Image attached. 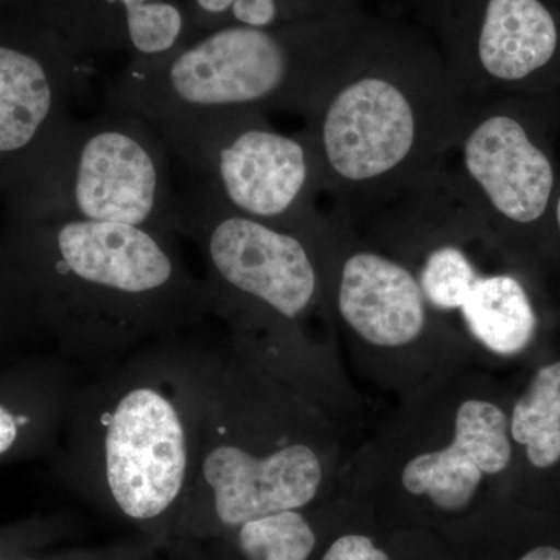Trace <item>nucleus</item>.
<instances>
[{"label":"nucleus","instance_id":"nucleus-1","mask_svg":"<svg viewBox=\"0 0 560 560\" xmlns=\"http://www.w3.org/2000/svg\"><path fill=\"white\" fill-rule=\"evenodd\" d=\"M186 337L110 364L75 399L72 477L128 521L184 506L197 474L219 355Z\"/></svg>","mask_w":560,"mask_h":560},{"label":"nucleus","instance_id":"nucleus-2","mask_svg":"<svg viewBox=\"0 0 560 560\" xmlns=\"http://www.w3.org/2000/svg\"><path fill=\"white\" fill-rule=\"evenodd\" d=\"M44 276L70 349L105 370L209 318L202 279L171 232L97 221H51Z\"/></svg>","mask_w":560,"mask_h":560},{"label":"nucleus","instance_id":"nucleus-3","mask_svg":"<svg viewBox=\"0 0 560 560\" xmlns=\"http://www.w3.org/2000/svg\"><path fill=\"white\" fill-rule=\"evenodd\" d=\"M331 83L267 28L223 25L151 61H130L109 108L150 121L206 110L313 113Z\"/></svg>","mask_w":560,"mask_h":560},{"label":"nucleus","instance_id":"nucleus-4","mask_svg":"<svg viewBox=\"0 0 560 560\" xmlns=\"http://www.w3.org/2000/svg\"><path fill=\"white\" fill-rule=\"evenodd\" d=\"M160 132L135 114L108 108L62 121L51 136L46 175L51 221L154 228L183 237V198Z\"/></svg>","mask_w":560,"mask_h":560},{"label":"nucleus","instance_id":"nucleus-5","mask_svg":"<svg viewBox=\"0 0 560 560\" xmlns=\"http://www.w3.org/2000/svg\"><path fill=\"white\" fill-rule=\"evenodd\" d=\"M150 125L197 186L232 212L275 226L307 223L313 191L323 184L307 136L276 131L256 110L179 114Z\"/></svg>","mask_w":560,"mask_h":560},{"label":"nucleus","instance_id":"nucleus-6","mask_svg":"<svg viewBox=\"0 0 560 560\" xmlns=\"http://www.w3.org/2000/svg\"><path fill=\"white\" fill-rule=\"evenodd\" d=\"M183 237L205 264L210 316L238 323L268 315L298 323L318 294V271L301 228H282L232 212L202 187L183 200Z\"/></svg>","mask_w":560,"mask_h":560},{"label":"nucleus","instance_id":"nucleus-7","mask_svg":"<svg viewBox=\"0 0 560 560\" xmlns=\"http://www.w3.org/2000/svg\"><path fill=\"white\" fill-rule=\"evenodd\" d=\"M423 108L399 80L377 73L331 83L307 135L320 180L372 186L410 164L423 143Z\"/></svg>","mask_w":560,"mask_h":560},{"label":"nucleus","instance_id":"nucleus-8","mask_svg":"<svg viewBox=\"0 0 560 560\" xmlns=\"http://www.w3.org/2000/svg\"><path fill=\"white\" fill-rule=\"evenodd\" d=\"M544 121L521 105L481 117L463 143L464 171L486 208L517 230L547 231L560 173Z\"/></svg>","mask_w":560,"mask_h":560},{"label":"nucleus","instance_id":"nucleus-9","mask_svg":"<svg viewBox=\"0 0 560 560\" xmlns=\"http://www.w3.org/2000/svg\"><path fill=\"white\" fill-rule=\"evenodd\" d=\"M455 423L448 447L416 456L401 474L405 490L425 497L442 514L466 511L485 475L501 474L512 460L510 418L497 405L464 401Z\"/></svg>","mask_w":560,"mask_h":560},{"label":"nucleus","instance_id":"nucleus-10","mask_svg":"<svg viewBox=\"0 0 560 560\" xmlns=\"http://www.w3.org/2000/svg\"><path fill=\"white\" fill-rule=\"evenodd\" d=\"M0 39V156L22 153L62 124V103L81 83L73 49Z\"/></svg>","mask_w":560,"mask_h":560},{"label":"nucleus","instance_id":"nucleus-11","mask_svg":"<svg viewBox=\"0 0 560 560\" xmlns=\"http://www.w3.org/2000/svg\"><path fill=\"white\" fill-rule=\"evenodd\" d=\"M51 13L83 50H127L151 61L187 44V18L173 0H51Z\"/></svg>","mask_w":560,"mask_h":560},{"label":"nucleus","instance_id":"nucleus-12","mask_svg":"<svg viewBox=\"0 0 560 560\" xmlns=\"http://www.w3.org/2000/svg\"><path fill=\"white\" fill-rule=\"evenodd\" d=\"M478 61L497 86L521 92L550 90L548 79L560 62L558 18L544 0H488Z\"/></svg>","mask_w":560,"mask_h":560},{"label":"nucleus","instance_id":"nucleus-13","mask_svg":"<svg viewBox=\"0 0 560 560\" xmlns=\"http://www.w3.org/2000/svg\"><path fill=\"white\" fill-rule=\"evenodd\" d=\"M338 308L363 340L383 348L408 345L425 327V296L418 280L397 261L374 253L346 259Z\"/></svg>","mask_w":560,"mask_h":560},{"label":"nucleus","instance_id":"nucleus-14","mask_svg":"<svg viewBox=\"0 0 560 560\" xmlns=\"http://www.w3.org/2000/svg\"><path fill=\"white\" fill-rule=\"evenodd\" d=\"M460 312L471 335L503 357L528 349L539 329L528 290L511 275L478 276Z\"/></svg>","mask_w":560,"mask_h":560},{"label":"nucleus","instance_id":"nucleus-15","mask_svg":"<svg viewBox=\"0 0 560 560\" xmlns=\"http://www.w3.org/2000/svg\"><path fill=\"white\" fill-rule=\"evenodd\" d=\"M510 433L534 469L547 471L559 466L560 360L534 372L528 388L512 408Z\"/></svg>","mask_w":560,"mask_h":560},{"label":"nucleus","instance_id":"nucleus-16","mask_svg":"<svg viewBox=\"0 0 560 560\" xmlns=\"http://www.w3.org/2000/svg\"><path fill=\"white\" fill-rule=\"evenodd\" d=\"M235 545L243 560H311L319 537L301 511H285L243 523Z\"/></svg>","mask_w":560,"mask_h":560},{"label":"nucleus","instance_id":"nucleus-17","mask_svg":"<svg viewBox=\"0 0 560 560\" xmlns=\"http://www.w3.org/2000/svg\"><path fill=\"white\" fill-rule=\"evenodd\" d=\"M477 272L463 250L455 246H442L433 250L420 272V289L441 311L460 308L474 289Z\"/></svg>","mask_w":560,"mask_h":560},{"label":"nucleus","instance_id":"nucleus-18","mask_svg":"<svg viewBox=\"0 0 560 560\" xmlns=\"http://www.w3.org/2000/svg\"><path fill=\"white\" fill-rule=\"evenodd\" d=\"M319 560H399L388 547L378 544L372 534L348 533L338 534L327 545Z\"/></svg>","mask_w":560,"mask_h":560},{"label":"nucleus","instance_id":"nucleus-19","mask_svg":"<svg viewBox=\"0 0 560 560\" xmlns=\"http://www.w3.org/2000/svg\"><path fill=\"white\" fill-rule=\"evenodd\" d=\"M230 13L235 24L267 28L278 20V2L276 0H234Z\"/></svg>","mask_w":560,"mask_h":560},{"label":"nucleus","instance_id":"nucleus-20","mask_svg":"<svg viewBox=\"0 0 560 560\" xmlns=\"http://www.w3.org/2000/svg\"><path fill=\"white\" fill-rule=\"evenodd\" d=\"M32 422L33 418L28 412H16L5 405H0V456L16 445L21 431L28 429Z\"/></svg>","mask_w":560,"mask_h":560},{"label":"nucleus","instance_id":"nucleus-21","mask_svg":"<svg viewBox=\"0 0 560 560\" xmlns=\"http://www.w3.org/2000/svg\"><path fill=\"white\" fill-rule=\"evenodd\" d=\"M514 560H560V547L552 544H537L526 548Z\"/></svg>","mask_w":560,"mask_h":560},{"label":"nucleus","instance_id":"nucleus-22","mask_svg":"<svg viewBox=\"0 0 560 560\" xmlns=\"http://www.w3.org/2000/svg\"><path fill=\"white\" fill-rule=\"evenodd\" d=\"M547 231L555 234L560 242V183L552 200L550 215H548Z\"/></svg>","mask_w":560,"mask_h":560}]
</instances>
